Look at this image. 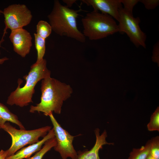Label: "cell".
<instances>
[{
    "instance_id": "obj_8",
    "label": "cell",
    "mask_w": 159,
    "mask_h": 159,
    "mask_svg": "<svg viewBox=\"0 0 159 159\" xmlns=\"http://www.w3.org/2000/svg\"><path fill=\"white\" fill-rule=\"evenodd\" d=\"M49 117L53 125L57 143L54 147L55 151L59 152L62 159H77L78 154L74 149L73 142L74 136L71 135L63 129L57 122L51 113Z\"/></svg>"
},
{
    "instance_id": "obj_1",
    "label": "cell",
    "mask_w": 159,
    "mask_h": 159,
    "mask_svg": "<svg viewBox=\"0 0 159 159\" xmlns=\"http://www.w3.org/2000/svg\"><path fill=\"white\" fill-rule=\"evenodd\" d=\"M40 102L35 106L31 105L29 111L32 113L42 112L49 116L54 112L59 114L64 101L72 93L71 86L58 80L48 77L42 80Z\"/></svg>"
},
{
    "instance_id": "obj_18",
    "label": "cell",
    "mask_w": 159,
    "mask_h": 159,
    "mask_svg": "<svg viewBox=\"0 0 159 159\" xmlns=\"http://www.w3.org/2000/svg\"><path fill=\"white\" fill-rule=\"evenodd\" d=\"M150 155L155 159H159V137L157 136L151 140Z\"/></svg>"
},
{
    "instance_id": "obj_3",
    "label": "cell",
    "mask_w": 159,
    "mask_h": 159,
    "mask_svg": "<svg viewBox=\"0 0 159 159\" xmlns=\"http://www.w3.org/2000/svg\"><path fill=\"white\" fill-rule=\"evenodd\" d=\"M47 64L46 60L44 59L40 62H35L31 65L28 74L23 77L26 81L24 85L20 87L23 82L21 79H19L17 87L8 97L7 104L23 107L33 102L32 98L36 85L41 80L50 76L51 72L47 69Z\"/></svg>"
},
{
    "instance_id": "obj_11",
    "label": "cell",
    "mask_w": 159,
    "mask_h": 159,
    "mask_svg": "<svg viewBox=\"0 0 159 159\" xmlns=\"http://www.w3.org/2000/svg\"><path fill=\"white\" fill-rule=\"evenodd\" d=\"M95 133L96 138L95 145L89 150L78 151L77 159H100L99 152L100 150L102 148V146L106 144H113V143H109L107 141L106 138L107 135L105 130L100 135V129L96 128L95 130Z\"/></svg>"
},
{
    "instance_id": "obj_4",
    "label": "cell",
    "mask_w": 159,
    "mask_h": 159,
    "mask_svg": "<svg viewBox=\"0 0 159 159\" xmlns=\"http://www.w3.org/2000/svg\"><path fill=\"white\" fill-rule=\"evenodd\" d=\"M81 21L82 33L90 40L102 39L119 32L114 19L99 11L93 10L87 13Z\"/></svg>"
},
{
    "instance_id": "obj_15",
    "label": "cell",
    "mask_w": 159,
    "mask_h": 159,
    "mask_svg": "<svg viewBox=\"0 0 159 159\" xmlns=\"http://www.w3.org/2000/svg\"><path fill=\"white\" fill-rule=\"evenodd\" d=\"M56 138L54 137L47 140L39 151L37 152L32 157L27 159H42L44 155L52 148L54 147L57 145Z\"/></svg>"
},
{
    "instance_id": "obj_20",
    "label": "cell",
    "mask_w": 159,
    "mask_h": 159,
    "mask_svg": "<svg viewBox=\"0 0 159 159\" xmlns=\"http://www.w3.org/2000/svg\"><path fill=\"white\" fill-rule=\"evenodd\" d=\"M139 2L142 3L145 8L148 10L154 9L159 4V0H141Z\"/></svg>"
},
{
    "instance_id": "obj_17",
    "label": "cell",
    "mask_w": 159,
    "mask_h": 159,
    "mask_svg": "<svg viewBox=\"0 0 159 159\" xmlns=\"http://www.w3.org/2000/svg\"><path fill=\"white\" fill-rule=\"evenodd\" d=\"M150 131H159V107H158L151 115L150 121L147 125Z\"/></svg>"
},
{
    "instance_id": "obj_25",
    "label": "cell",
    "mask_w": 159,
    "mask_h": 159,
    "mask_svg": "<svg viewBox=\"0 0 159 159\" xmlns=\"http://www.w3.org/2000/svg\"><path fill=\"white\" fill-rule=\"evenodd\" d=\"M7 152L6 150H1L0 151V159H5L7 157Z\"/></svg>"
},
{
    "instance_id": "obj_23",
    "label": "cell",
    "mask_w": 159,
    "mask_h": 159,
    "mask_svg": "<svg viewBox=\"0 0 159 159\" xmlns=\"http://www.w3.org/2000/svg\"><path fill=\"white\" fill-rule=\"evenodd\" d=\"M77 1L76 0H63L62 1L66 4V6L69 8Z\"/></svg>"
},
{
    "instance_id": "obj_22",
    "label": "cell",
    "mask_w": 159,
    "mask_h": 159,
    "mask_svg": "<svg viewBox=\"0 0 159 159\" xmlns=\"http://www.w3.org/2000/svg\"><path fill=\"white\" fill-rule=\"evenodd\" d=\"M4 36L3 35V36L0 41V47H1V44L4 41ZM1 54V52L0 51V54ZM9 59L6 57H4L1 58H0V65L2 64L5 61L8 60Z\"/></svg>"
},
{
    "instance_id": "obj_21",
    "label": "cell",
    "mask_w": 159,
    "mask_h": 159,
    "mask_svg": "<svg viewBox=\"0 0 159 159\" xmlns=\"http://www.w3.org/2000/svg\"><path fill=\"white\" fill-rule=\"evenodd\" d=\"M159 42H157L153 46V61L157 63L159 62Z\"/></svg>"
},
{
    "instance_id": "obj_6",
    "label": "cell",
    "mask_w": 159,
    "mask_h": 159,
    "mask_svg": "<svg viewBox=\"0 0 159 159\" xmlns=\"http://www.w3.org/2000/svg\"><path fill=\"white\" fill-rule=\"evenodd\" d=\"M118 25L120 33H125L130 41L136 47L142 46L146 48V34L141 30L139 25V17H134L132 13L122 7L119 10Z\"/></svg>"
},
{
    "instance_id": "obj_13",
    "label": "cell",
    "mask_w": 159,
    "mask_h": 159,
    "mask_svg": "<svg viewBox=\"0 0 159 159\" xmlns=\"http://www.w3.org/2000/svg\"><path fill=\"white\" fill-rule=\"evenodd\" d=\"M150 140L140 148H134L129 154L127 159H146L150 154Z\"/></svg>"
},
{
    "instance_id": "obj_10",
    "label": "cell",
    "mask_w": 159,
    "mask_h": 159,
    "mask_svg": "<svg viewBox=\"0 0 159 159\" xmlns=\"http://www.w3.org/2000/svg\"><path fill=\"white\" fill-rule=\"evenodd\" d=\"M81 1L88 6H92L93 11H100L118 21L119 10L122 7L120 0H82Z\"/></svg>"
},
{
    "instance_id": "obj_27",
    "label": "cell",
    "mask_w": 159,
    "mask_h": 159,
    "mask_svg": "<svg viewBox=\"0 0 159 159\" xmlns=\"http://www.w3.org/2000/svg\"><path fill=\"white\" fill-rule=\"evenodd\" d=\"M3 11L0 9V14H3Z\"/></svg>"
},
{
    "instance_id": "obj_5",
    "label": "cell",
    "mask_w": 159,
    "mask_h": 159,
    "mask_svg": "<svg viewBox=\"0 0 159 159\" xmlns=\"http://www.w3.org/2000/svg\"><path fill=\"white\" fill-rule=\"evenodd\" d=\"M51 129V126H47L31 130H19L11 125L9 122H6L2 129L10 135L12 140L10 147L6 150L7 157L14 154L26 145L37 143L40 138L45 136Z\"/></svg>"
},
{
    "instance_id": "obj_16",
    "label": "cell",
    "mask_w": 159,
    "mask_h": 159,
    "mask_svg": "<svg viewBox=\"0 0 159 159\" xmlns=\"http://www.w3.org/2000/svg\"><path fill=\"white\" fill-rule=\"evenodd\" d=\"M52 29L49 23L44 20H40L36 26V34L46 39L51 34Z\"/></svg>"
},
{
    "instance_id": "obj_24",
    "label": "cell",
    "mask_w": 159,
    "mask_h": 159,
    "mask_svg": "<svg viewBox=\"0 0 159 159\" xmlns=\"http://www.w3.org/2000/svg\"><path fill=\"white\" fill-rule=\"evenodd\" d=\"M9 110L6 106L0 102V115L4 112Z\"/></svg>"
},
{
    "instance_id": "obj_7",
    "label": "cell",
    "mask_w": 159,
    "mask_h": 159,
    "mask_svg": "<svg viewBox=\"0 0 159 159\" xmlns=\"http://www.w3.org/2000/svg\"><path fill=\"white\" fill-rule=\"evenodd\" d=\"M3 11L5 24L4 35L8 29L11 31L28 25L32 18L31 11L24 4H12L5 8Z\"/></svg>"
},
{
    "instance_id": "obj_26",
    "label": "cell",
    "mask_w": 159,
    "mask_h": 159,
    "mask_svg": "<svg viewBox=\"0 0 159 159\" xmlns=\"http://www.w3.org/2000/svg\"><path fill=\"white\" fill-rule=\"evenodd\" d=\"M146 159H155L149 154Z\"/></svg>"
},
{
    "instance_id": "obj_12",
    "label": "cell",
    "mask_w": 159,
    "mask_h": 159,
    "mask_svg": "<svg viewBox=\"0 0 159 159\" xmlns=\"http://www.w3.org/2000/svg\"><path fill=\"white\" fill-rule=\"evenodd\" d=\"M54 137V132L52 128L41 140L35 143L21 148L14 154L6 157L5 159H27L34 153L39 151L42 148V146L47 140Z\"/></svg>"
},
{
    "instance_id": "obj_2",
    "label": "cell",
    "mask_w": 159,
    "mask_h": 159,
    "mask_svg": "<svg viewBox=\"0 0 159 159\" xmlns=\"http://www.w3.org/2000/svg\"><path fill=\"white\" fill-rule=\"evenodd\" d=\"M81 10L70 9L62 5L59 0H54L52 10L47 16L52 30L61 36L85 42L86 38L78 29L76 21Z\"/></svg>"
},
{
    "instance_id": "obj_19",
    "label": "cell",
    "mask_w": 159,
    "mask_h": 159,
    "mask_svg": "<svg viewBox=\"0 0 159 159\" xmlns=\"http://www.w3.org/2000/svg\"><path fill=\"white\" fill-rule=\"evenodd\" d=\"M124 6L123 8L126 11L132 13L134 6L139 2V0H120Z\"/></svg>"
},
{
    "instance_id": "obj_9",
    "label": "cell",
    "mask_w": 159,
    "mask_h": 159,
    "mask_svg": "<svg viewBox=\"0 0 159 159\" xmlns=\"http://www.w3.org/2000/svg\"><path fill=\"white\" fill-rule=\"evenodd\" d=\"M14 51L23 58L30 52L32 46V37L30 33L23 28L11 31L9 36Z\"/></svg>"
},
{
    "instance_id": "obj_14",
    "label": "cell",
    "mask_w": 159,
    "mask_h": 159,
    "mask_svg": "<svg viewBox=\"0 0 159 159\" xmlns=\"http://www.w3.org/2000/svg\"><path fill=\"white\" fill-rule=\"evenodd\" d=\"M35 44L37 52V58L35 62L39 63L43 59L46 50L45 39L34 33Z\"/></svg>"
}]
</instances>
